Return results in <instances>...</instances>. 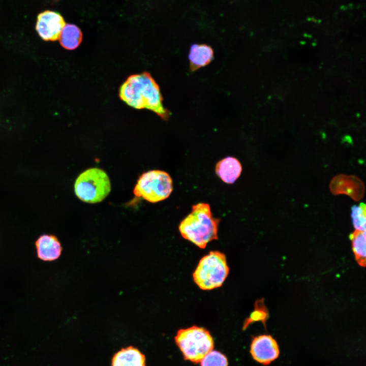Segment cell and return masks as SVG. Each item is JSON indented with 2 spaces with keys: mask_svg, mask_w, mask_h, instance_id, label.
Segmentation results:
<instances>
[{
  "mask_svg": "<svg viewBox=\"0 0 366 366\" xmlns=\"http://www.w3.org/2000/svg\"><path fill=\"white\" fill-rule=\"evenodd\" d=\"M119 97L134 108L148 109L165 120L169 117L170 112L164 107L159 86L147 72L128 77L119 87Z\"/></svg>",
  "mask_w": 366,
  "mask_h": 366,
  "instance_id": "obj_1",
  "label": "cell"
},
{
  "mask_svg": "<svg viewBox=\"0 0 366 366\" xmlns=\"http://www.w3.org/2000/svg\"><path fill=\"white\" fill-rule=\"evenodd\" d=\"M220 221L212 216L208 204L199 203L192 206V212L182 220L178 228L182 237L204 249L209 241L218 239Z\"/></svg>",
  "mask_w": 366,
  "mask_h": 366,
  "instance_id": "obj_2",
  "label": "cell"
},
{
  "mask_svg": "<svg viewBox=\"0 0 366 366\" xmlns=\"http://www.w3.org/2000/svg\"><path fill=\"white\" fill-rule=\"evenodd\" d=\"M229 271L225 255L218 251H211L200 260L193 276L200 289L211 290L222 286Z\"/></svg>",
  "mask_w": 366,
  "mask_h": 366,
  "instance_id": "obj_3",
  "label": "cell"
},
{
  "mask_svg": "<svg viewBox=\"0 0 366 366\" xmlns=\"http://www.w3.org/2000/svg\"><path fill=\"white\" fill-rule=\"evenodd\" d=\"M175 341L184 359L195 363L200 362L214 348L213 339L209 331L196 326L179 330Z\"/></svg>",
  "mask_w": 366,
  "mask_h": 366,
  "instance_id": "obj_4",
  "label": "cell"
},
{
  "mask_svg": "<svg viewBox=\"0 0 366 366\" xmlns=\"http://www.w3.org/2000/svg\"><path fill=\"white\" fill-rule=\"evenodd\" d=\"M75 193L81 201L96 203L103 201L111 190L109 178L103 170L97 168L88 169L77 178L74 185Z\"/></svg>",
  "mask_w": 366,
  "mask_h": 366,
  "instance_id": "obj_5",
  "label": "cell"
},
{
  "mask_svg": "<svg viewBox=\"0 0 366 366\" xmlns=\"http://www.w3.org/2000/svg\"><path fill=\"white\" fill-rule=\"evenodd\" d=\"M173 190L172 180L167 172L159 170L143 173L137 180L133 193L151 203L167 198Z\"/></svg>",
  "mask_w": 366,
  "mask_h": 366,
  "instance_id": "obj_6",
  "label": "cell"
},
{
  "mask_svg": "<svg viewBox=\"0 0 366 366\" xmlns=\"http://www.w3.org/2000/svg\"><path fill=\"white\" fill-rule=\"evenodd\" d=\"M65 24L64 19L59 12L46 10L38 14L36 29L43 40L55 41L58 39Z\"/></svg>",
  "mask_w": 366,
  "mask_h": 366,
  "instance_id": "obj_7",
  "label": "cell"
},
{
  "mask_svg": "<svg viewBox=\"0 0 366 366\" xmlns=\"http://www.w3.org/2000/svg\"><path fill=\"white\" fill-rule=\"evenodd\" d=\"M250 353L256 361L266 365L278 358L280 349L277 342L271 336L261 334L252 339Z\"/></svg>",
  "mask_w": 366,
  "mask_h": 366,
  "instance_id": "obj_8",
  "label": "cell"
},
{
  "mask_svg": "<svg viewBox=\"0 0 366 366\" xmlns=\"http://www.w3.org/2000/svg\"><path fill=\"white\" fill-rule=\"evenodd\" d=\"M329 188L333 195L345 194L355 201L360 200L364 193L363 182L354 175L340 174L334 176L330 182Z\"/></svg>",
  "mask_w": 366,
  "mask_h": 366,
  "instance_id": "obj_9",
  "label": "cell"
},
{
  "mask_svg": "<svg viewBox=\"0 0 366 366\" xmlns=\"http://www.w3.org/2000/svg\"><path fill=\"white\" fill-rule=\"evenodd\" d=\"M35 247L38 258L44 261L57 259L62 252L60 241L55 236L51 234L40 235L36 240Z\"/></svg>",
  "mask_w": 366,
  "mask_h": 366,
  "instance_id": "obj_10",
  "label": "cell"
},
{
  "mask_svg": "<svg viewBox=\"0 0 366 366\" xmlns=\"http://www.w3.org/2000/svg\"><path fill=\"white\" fill-rule=\"evenodd\" d=\"M214 57V50L205 44H194L191 46L188 58L190 69L195 71L208 65Z\"/></svg>",
  "mask_w": 366,
  "mask_h": 366,
  "instance_id": "obj_11",
  "label": "cell"
},
{
  "mask_svg": "<svg viewBox=\"0 0 366 366\" xmlns=\"http://www.w3.org/2000/svg\"><path fill=\"white\" fill-rule=\"evenodd\" d=\"M241 171L240 163L234 157H226L219 161L216 165L217 175L226 184L234 183L239 177Z\"/></svg>",
  "mask_w": 366,
  "mask_h": 366,
  "instance_id": "obj_12",
  "label": "cell"
},
{
  "mask_svg": "<svg viewBox=\"0 0 366 366\" xmlns=\"http://www.w3.org/2000/svg\"><path fill=\"white\" fill-rule=\"evenodd\" d=\"M111 366H145V357L137 348L129 346L114 354Z\"/></svg>",
  "mask_w": 366,
  "mask_h": 366,
  "instance_id": "obj_13",
  "label": "cell"
},
{
  "mask_svg": "<svg viewBox=\"0 0 366 366\" xmlns=\"http://www.w3.org/2000/svg\"><path fill=\"white\" fill-rule=\"evenodd\" d=\"M61 46L67 50H74L80 44L82 34L80 29L73 24H65L59 37Z\"/></svg>",
  "mask_w": 366,
  "mask_h": 366,
  "instance_id": "obj_14",
  "label": "cell"
},
{
  "mask_svg": "<svg viewBox=\"0 0 366 366\" xmlns=\"http://www.w3.org/2000/svg\"><path fill=\"white\" fill-rule=\"evenodd\" d=\"M355 260L362 267L365 266V231L355 230L349 236Z\"/></svg>",
  "mask_w": 366,
  "mask_h": 366,
  "instance_id": "obj_15",
  "label": "cell"
},
{
  "mask_svg": "<svg viewBox=\"0 0 366 366\" xmlns=\"http://www.w3.org/2000/svg\"><path fill=\"white\" fill-rule=\"evenodd\" d=\"M366 206L363 203L358 205H353L351 209V217L354 227L356 230L365 231Z\"/></svg>",
  "mask_w": 366,
  "mask_h": 366,
  "instance_id": "obj_16",
  "label": "cell"
},
{
  "mask_svg": "<svg viewBox=\"0 0 366 366\" xmlns=\"http://www.w3.org/2000/svg\"><path fill=\"white\" fill-rule=\"evenodd\" d=\"M268 317V310L264 303L263 299H261L256 302L255 310L250 318L246 321L244 327L245 328L247 327L254 322L260 321L265 327L266 322Z\"/></svg>",
  "mask_w": 366,
  "mask_h": 366,
  "instance_id": "obj_17",
  "label": "cell"
},
{
  "mask_svg": "<svg viewBox=\"0 0 366 366\" xmlns=\"http://www.w3.org/2000/svg\"><path fill=\"white\" fill-rule=\"evenodd\" d=\"M200 362L201 366H228V360L225 355L216 350L209 352Z\"/></svg>",
  "mask_w": 366,
  "mask_h": 366,
  "instance_id": "obj_18",
  "label": "cell"
}]
</instances>
